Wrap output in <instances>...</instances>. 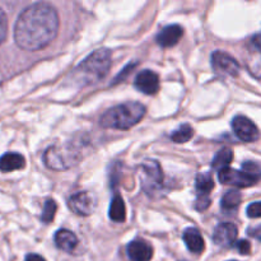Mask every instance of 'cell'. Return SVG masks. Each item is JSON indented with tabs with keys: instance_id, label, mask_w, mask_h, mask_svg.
Wrapping results in <instances>:
<instances>
[{
	"instance_id": "cell-1",
	"label": "cell",
	"mask_w": 261,
	"mask_h": 261,
	"mask_svg": "<svg viewBox=\"0 0 261 261\" xmlns=\"http://www.w3.org/2000/svg\"><path fill=\"white\" fill-rule=\"evenodd\" d=\"M59 15L47 3H35L25 8L14 25V41L25 51H38L58 36Z\"/></svg>"
},
{
	"instance_id": "cell-2",
	"label": "cell",
	"mask_w": 261,
	"mask_h": 261,
	"mask_svg": "<svg viewBox=\"0 0 261 261\" xmlns=\"http://www.w3.org/2000/svg\"><path fill=\"white\" fill-rule=\"evenodd\" d=\"M111 68V51L98 48L87 56L74 70L73 78L81 86L93 84L102 81Z\"/></svg>"
},
{
	"instance_id": "cell-3",
	"label": "cell",
	"mask_w": 261,
	"mask_h": 261,
	"mask_svg": "<svg viewBox=\"0 0 261 261\" xmlns=\"http://www.w3.org/2000/svg\"><path fill=\"white\" fill-rule=\"evenodd\" d=\"M145 107L139 102H126L107 110L99 124L105 129L127 130L135 126L144 117Z\"/></svg>"
},
{
	"instance_id": "cell-4",
	"label": "cell",
	"mask_w": 261,
	"mask_h": 261,
	"mask_svg": "<svg viewBox=\"0 0 261 261\" xmlns=\"http://www.w3.org/2000/svg\"><path fill=\"white\" fill-rule=\"evenodd\" d=\"M81 148L73 143L55 144L48 147L43 153V162L46 167L54 171H66L74 167L82 161Z\"/></svg>"
},
{
	"instance_id": "cell-5",
	"label": "cell",
	"mask_w": 261,
	"mask_h": 261,
	"mask_svg": "<svg viewBox=\"0 0 261 261\" xmlns=\"http://www.w3.org/2000/svg\"><path fill=\"white\" fill-rule=\"evenodd\" d=\"M139 176L143 190L152 195L162 188L163 172L157 161H145L139 166Z\"/></svg>"
},
{
	"instance_id": "cell-6",
	"label": "cell",
	"mask_w": 261,
	"mask_h": 261,
	"mask_svg": "<svg viewBox=\"0 0 261 261\" xmlns=\"http://www.w3.org/2000/svg\"><path fill=\"white\" fill-rule=\"evenodd\" d=\"M218 178L224 185H233L237 188H249L259 182L261 176H255L245 171H237L233 168H224L219 171Z\"/></svg>"
},
{
	"instance_id": "cell-7",
	"label": "cell",
	"mask_w": 261,
	"mask_h": 261,
	"mask_svg": "<svg viewBox=\"0 0 261 261\" xmlns=\"http://www.w3.org/2000/svg\"><path fill=\"white\" fill-rule=\"evenodd\" d=\"M212 65L217 73L223 75L237 76L240 73L239 61L223 51H214L212 54Z\"/></svg>"
},
{
	"instance_id": "cell-8",
	"label": "cell",
	"mask_w": 261,
	"mask_h": 261,
	"mask_svg": "<svg viewBox=\"0 0 261 261\" xmlns=\"http://www.w3.org/2000/svg\"><path fill=\"white\" fill-rule=\"evenodd\" d=\"M232 129H233L236 137L245 143H252L259 139V129L246 116L239 115L234 117L232 120Z\"/></svg>"
},
{
	"instance_id": "cell-9",
	"label": "cell",
	"mask_w": 261,
	"mask_h": 261,
	"mask_svg": "<svg viewBox=\"0 0 261 261\" xmlns=\"http://www.w3.org/2000/svg\"><path fill=\"white\" fill-rule=\"evenodd\" d=\"M69 208L76 216L88 217L93 213L96 208V199L88 191H81L74 194L69 199Z\"/></svg>"
},
{
	"instance_id": "cell-10",
	"label": "cell",
	"mask_w": 261,
	"mask_h": 261,
	"mask_svg": "<svg viewBox=\"0 0 261 261\" xmlns=\"http://www.w3.org/2000/svg\"><path fill=\"white\" fill-rule=\"evenodd\" d=\"M134 86L144 94H155L160 91V76L154 71L147 69L138 74Z\"/></svg>"
},
{
	"instance_id": "cell-11",
	"label": "cell",
	"mask_w": 261,
	"mask_h": 261,
	"mask_svg": "<svg viewBox=\"0 0 261 261\" xmlns=\"http://www.w3.org/2000/svg\"><path fill=\"white\" fill-rule=\"evenodd\" d=\"M239 234V229L233 223H221L213 232V241L218 246H231L234 244Z\"/></svg>"
},
{
	"instance_id": "cell-12",
	"label": "cell",
	"mask_w": 261,
	"mask_h": 261,
	"mask_svg": "<svg viewBox=\"0 0 261 261\" xmlns=\"http://www.w3.org/2000/svg\"><path fill=\"white\" fill-rule=\"evenodd\" d=\"M126 251L132 261H150L153 256V247L147 241L140 239L130 242Z\"/></svg>"
},
{
	"instance_id": "cell-13",
	"label": "cell",
	"mask_w": 261,
	"mask_h": 261,
	"mask_svg": "<svg viewBox=\"0 0 261 261\" xmlns=\"http://www.w3.org/2000/svg\"><path fill=\"white\" fill-rule=\"evenodd\" d=\"M182 28L178 24L167 25L157 35V43L162 47H172L177 45L180 38L182 37Z\"/></svg>"
},
{
	"instance_id": "cell-14",
	"label": "cell",
	"mask_w": 261,
	"mask_h": 261,
	"mask_svg": "<svg viewBox=\"0 0 261 261\" xmlns=\"http://www.w3.org/2000/svg\"><path fill=\"white\" fill-rule=\"evenodd\" d=\"M182 239L186 246H188L189 251L194 252V254H201L204 251V247H205L204 240L201 237L200 232L196 228H193V227L191 228H186L184 231Z\"/></svg>"
},
{
	"instance_id": "cell-15",
	"label": "cell",
	"mask_w": 261,
	"mask_h": 261,
	"mask_svg": "<svg viewBox=\"0 0 261 261\" xmlns=\"http://www.w3.org/2000/svg\"><path fill=\"white\" fill-rule=\"evenodd\" d=\"M25 166L24 157L19 153H5L0 157V171L2 172H12V171L22 170Z\"/></svg>"
},
{
	"instance_id": "cell-16",
	"label": "cell",
	"mask_w": 261,
	"mask_h": 261,
	"mask_svg": "<svg viewBox=\"0 0 261 261\" xmlns=\"http://www.w3.org/2000/svg\"><path fill=\"white\" fill-rule=\"evenodd\" d=\"M55 244L60 250L65 252H73L78 246V239L73 232L68 229H60L55 233Z\"/></svg>"
},
{
	"instance_id": "cell-17",
	"label": "cell",
	"mask_w": 261,
	"mask_h": 261,
	"mask_svg": "<svg viewBox=\"0 0 261 261\" xmlns=\"http://www.w3.org/2000/svg\"><path fill=\"white\" fill-rule=\"evenodd\" d=\"M109 216L116 223L125 222V218H126V206H125L124 199L120 195H115L114 199H112L111 205H110Z\"/></svg>"
},
{
	"instance_id": "cell-18",
	"label": "cell",
	"mask_w": 261,
	"mask_h": 261,
	"mask_svg": "<svg viewBox=\"0 0 261 261\" xmlns=\"http://www.w3.org/2000/svg\"><path fill=\"white\" fill-rule=\"evenodd\" d=\"M195 188L198 198H209V194L214 188V181L211 173H199L196 176Z\"/></svg>"
},
{
	"instance_id": "cell-19",
	"label": "cell",
	"mask_w": 261,
	"mask_h": 261,
	"mask_svg": "<svg viewBox=\"0 0 261 261\" xmlns=\"http://www.w3.org/2000/svg\"><path fill=\"white\" fill-rule=\"evenodd\" d=\"M232 160H233V153H232V150L229 148H223L214 157L213 162H212V167L217 171H222L224 168H228Z\"/></svg>"
},
{
	"instance_id": "cell-20",
	"label": "cell",
	"mask_w": 261,
	"mask_h": 261,
	"mask_svg": "<svg viewBox=\"0 0 261 261\" xmlns=\"http://www.w3.org/2000/svg\"><path fill=\"white\" fill-rule=\"evenodd\" d=\"M242 196L240 194V191L237 190H231L228 193L224 194V196L222 198V208L226 209V211H232V209H236L237 206L241 204Z\"/></svg>"
},
{
	"instance_id": "cell-21",
	"label": "cell",
	"mask_w": 261,
	"mask_h": 261,
	"mask_svg": "<svg viewBox=\"0 0 261 261\" xmlns=\"http://www.w3.org/2000/svg\"><path fill=\"white\" fill-rule=\"evenodd\" d=\"M193 135H194L193 127H191L189 124H185V125H181L177 130H175V132L172 133L171 139H172L175 143H177V144H181V143L189 142V140L193 138Z\"/></svg>"
},
{
	"instance_id": "cell-22",
	"label": "cell",
	"mask_w": 261,
	"mask_h": 261,
	"mask_svg": "<svg viewBox=\"0 0 261 261\" xmlns=\"http://www.w3.org/2000/svg\"><path fill=\"white\" fill-rule=\"evenodd\" d=\"M56 209H58V205H56V201L53 200V199H48L46 200L45 205H43L42 209V216H41V221L43 223H51L55 218Z\"/></svg>"
},
{
	"instance_id": "cell-23",
	"label": "cell",
	"mask_w": 261,
	"mask_h": 261,
	"mask_svg": "<svg viewBox=\"0 0 261 261\" xmlns=\"http://www.w3.org/2000/svg\"><path fill=\"white\" fill-rule=\"evenodd\" d=\"M7 30H8V20L7 15H5L4 10L0 8V45L3 43V41L7 37Z\"/></svg>"
},
{
	"instance_id": "cell-24",
	"label": "cell",
	"mask_w": 261,
	"mask_h": 261,
	"mask_svg": "<svg viewBox=\"0 0 261 261\" xmlns=\"http://www.w3.org/2000/svg\"><path fill=\"white\" fill-rule=\"evenodd\" d=\"M246 213L249 218H260L261 217V201H256L247 206Z\"/></svg>"
},
{
	"instance_id": "cell-25",
	"label": "cell",
	"mask_w": 261,
	"mask_h": 261,
	"mask_svg": "<svg viewBox=\"0 0 261 261\" xmlns=\"http://www.w3.org/2000/svg\"><path fill=\"white\" fill-rule=\"evenodd\" d=\"M236 249L239 250L240 254L247 255L251 251V245H250V242L246 241V240H241V241H239L236 244Z\"/></svg>"
},
{
	"instance_id": "cell-26",
	"label": "cell",
	"mask_w": 261,
	"mask_h": 261,
	"mask_svg": "<svg viewBox=\"0 0 261 261\" xmlns=\"http://www.w3.org/2000/svg\"><path fill=\"white\" fill-rule=\"evenodd\" d=\"M249 233L251 234L252 237H255V239L261 241V226L256 227V228H254V229H250Z\"/></svg>"
},
{
	"instance_id": "cell-27",
	"label": "cell",
	"mask_w": 261,
	"mask_h": 261,
	"mask_svg": "<svg viewBox=\"0 0 261 261\" xmlns=\"http://www.w3.org/2000/svg\"><path fill=\"white\" fill-rule=\"evenodd\" d=\"M25 261H46V260L37 254H30L25 256Z\"/></svg>"
}]
</instances>
